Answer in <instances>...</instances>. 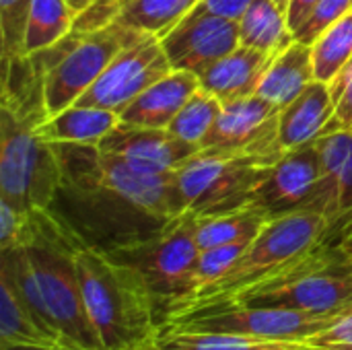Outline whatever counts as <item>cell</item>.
<instances>
[{"label": "cell", "mask_w": 352, "mask_h": 350, "mask_svg": "<svg viewBox=\"0 0 352 350\" xmlns=\"http://www.w3.org/2000/svg\"><path fill=\"white\" fill-rule=\"evenodd\" d=\"M62 186L54 210L80 241L113 252L165 229L184 215L175 173H144L99 144H56Z\"/></svg>", "instance_id": "1"}, {"label": "cell", "mask_w": 352, "mask_h": 350, "mask_svg": "<svg viewBox=\"0 0 352 350\" xmlns=\"http://www.w3.org/2000/svg\"><path fill=\"white\" fill-rule=\"evenodd\" d=\"M82 301L103 350H151L161 326L140 272L109 254L82 245L74 254Z\"/></svg>", "instance_id": "2"}, {"label": "cell", "mask_w": 352, "mask_h": 350, "mask_svg": "<svg viewBox=\"0 0 352 350\" xmlns=\"http://www.w3.org/2000/svg\"><path fill=\"white\" fill-rule=\"evenodd\" d=\"M82 245L37 243L0 252L4 272L41 322L68 347L103 350L82 301L74 254Z\"/></svg>", "instance_id": "3"}, {"label": "cell", "mask_w": 352, "mask_h": 350, "mask_svg": "<svg viewBox=\"0 0 352 350\" xmlns=\"http://www.w3.org/2000/svg\"><path fill=\"white\" fill-rule=\"evenodd\" d=\"M43 103H0V200L23 208H52L62 186L56 144L37 134Z\"/></svg>", "instance_id": "4"}, {"label": "cell", "mask_w": 352, "mask_h": 350, "mask_svg": "<svg viewBox=\"0 0 352 350\" xmlns=\"http://www.w3.org/2000/svg\"><path fill=\"white\" fill-rule=\"evenodd\" d=\"M326 233L328 219L316 210H297L270 219L237 260V264L219 283L198 293L182 311L202 305L239 301L250 291L272 281L314 248H318Z\"/></svg>", "instance_id": "5"}, {"label": "cell", "mask_w": 352, "mask_h": 350, "mask_svg": "<svg viewBox=\"0 0 352 350\" xmlns=\"http://www.w3.org/2000/svg\"><path fill=\"white\" fill-rule=\"evenodd\" d=\"M196 225L198 215L184 212L153 237L105 252L140 272L153 293L161 328L194 293V268L200 256Z\"/></svg>", "instance_id": "6"}, {"label": "cell", "mask_w": 352, "mask_h": 350, "mask_svg": "<svg viewBox=\"0 0 352 350\" xmlns=\"http://www.w3.org/2000/svg\"><path fill=\"white\" fill-rule=\"evenodd\" d=\"M233 303L289 307L320 316L344 314L352 309V258L332 243H320Z\"/></svg>", "instance_id": "7"}, {"label": "cell", "mask_w": 352, "mask_h": 350, "mask_svg": "<svg viewBox=\"0 0 352 350\" xmlns=\"http://www.w3.org/2000/svg\"><path fill=\"white\" fill-rule=\"evenodd\" d=\"M280 155H221L198 151L175 171L184 212L214 217L248 208Z\"/></svg>", "instance_id": "8"}, {"label": "cell", "mask_w": 352, "mask_h": 350, "mask_svg": "<svg viewBox=\"0 0 352 350\" xmlns=\"http://www.w3.org/2000/svg\"><path fill=\"white\" fill-rule=\"evenodd\" d=\"M142 33L122 23H113L93 33H70L66 47L35 54L43 66V105L47 118L74 105L101 76L109 62Z\"/></svg>", "instance_id": "9"}, {"label": "cell", "mask_w": 352, "mask_h": 350, "mask_svg": "<svg viewBox=\"0 0 352 350\" xmlns=\"http://www.w3.org/2000/svg\"><path fill=\"white\" fill-rule=\"evenodd\" d=\"M338 316L272 305L221 303L182 311L167 320L161 332H233L266 338H307L330 326Z\"/></svg>", "instance_id": "10"}, {"label": "cell", "mask_w": 352, "mask_h": 350, "mask_svg": "<svg viewBox=\"0 0 352 350\" xmlns=\"http://www.w3.org/2000/svg\"><path fill=\"white\" fill-rule=\"evenodd\" d=\"M171 70L161 39L142 33L109 62L93 87L74 105L99 107L120 116L144 89Z\"/></svg>", "instance_id": "11"}, {"label": "cell", "mask_w": 352, "mask_h": 350, "mask_svg": "<svg viewBox=\"0 0 352 350\" xmlns=\"http://www.w3.org/2000/svg\"><path fill=\"white\" fill-rule=\"evenodd\" d=\"M280 109L252 95L223 105L214 126L200 142V151L221 155H280Z\"/></svg>", "instance_id": "12"}, {"label": "cell", "mask_w": 352, "mask_h": 350, "mask_svg": "<svg viewBox=\"0 0 352 350\" xmlns=\"http://www.w3.org/2000/svg\"><path fill=\"white\" fill-rule=\"evenodd\" d=\"M161 45L173 70L202 76L212 64L241 45L239 23L208 12H190L161 37Z\"/></svg>", "instance_id": "13"}, {"label": "cell", "mask_w": 352, "mask_h": 350, "mask_svg": "<svg viewBox=\"0 0 352 350\" xmlns=\"http://www.w3.org/2000/svg\"><path fill=\"white\" fill-rule=\"evenodd\" d=\"M320 175L322 167L316 142L285 151L254 194L250 206L264 212L268 219L297 210H311Z\"/></svg>", "instance_id": "14"}, {"label": "cell", "mask_w": 352, "mask_h": 350, "mask_svg": "<svg viewBox=\"0 0 352 350\" xmlns=\"http://www.w3.org/2000/svg\"><path fill=\"white\" fill-rule=\"evenodd\" d=\"M99 149L122 157L138 171L155 175L175 173L200 151V146L184 142L167 130L138 128L122 122L99 142Z\"/></svg>", "instance_id": "15"}, {"label": "cell", "mask_w": 352, "mask_h": 350, "mask_svg": "<svg viewBox=\"0 0 352 350\" xmlns=\"http://www.w3.org/2000/svg\"><path fill=\"white\" fill-rule=\"evenodd\" d=\"M200 89V76L186 70H171L144 89L122 113L120 122L138 128L167 130L186 101Z\"/></svg>", "instance_id": "16"}, {"label": "cell", "mask_w": 352, "mask_h": 350, "mask_svg": "<svg viewBox=\"0 0 352 350\" xmlns=\"http://www.w3.org/2000/svg\"><path fill=\"white\" fill-rule=\"evenodd\" d=\"M334 118V99L328 83L314 80L295 101L280 109L278 146L293 151L326 136Z\"/></svg>", "instance_id": "17"}, {"label": "cell", "mask_w": 352, "mask_h": 350, "mask_svg": "<svg viewBox=\"0 0 352 350\" xmlns=\"http://www.w3.org/2000/svg\"><path fill=\"white\" fill-rule=\"evenodd\" d=\"M276 56L278 54H266L239 45L200 76V87L214 95L223 105L252 97L258 93L266 70Z\"/></svg>", "instance_id": "18"}, {"label": "cell", "mask_w": 352, "mask_h": 350, "mask_svg": "<svg viewBox=\"0 0 352 350\" xmlns=\"http://www.w3.org/2000/svg\"><path fill=\"white\" fill-rule=\"evenodd\" d=\"M314 80L316 68L311 45L295 39L272 60L256 95L283 109L295 101Z\"/></svg>", "instance_id": "19"}, {"label": "cell", "mask_w": 352, "mask_h": 350, "mask_svg": "<svg viewBox=\"0 0 352 350\" xmlns=\"http://www.w3.org/2000/svg\"><path fill=\"white\" fill-rule=\"evenodd\" d=\"M120 116L99 107L70 105L37 126V134L52 144H99L116 126Z\"/></svg>", "instance_id": "20"}, {"label": "cell", "mask_w": 352, "mask_h": 350, "mask_svg": "<svg viewBox=\"0 0 352 350\" xmlns=\"http://www.w3.org/2000/svg\"><path fill=\"white\" fill-rule=\"evenodd\" d=\"M8 344L64 347V342L29 307L14 283L0 272V347Z\"/></svg>", "instance_id": "21"}, {"label": "cell", "mask_w": 352, "mask_h": 350, "mask_svg": "<svg viewBox=\"0 0 352 350\" xmlns=\"http://www.w3.org/2000/svg\"><path fill=\"white\" fill-rule=\"evenodd\" d=\"M239 23V41L245 47L280 54L295 41L289 17L274 0H254Z\"/></svg>", "instance_id": "22"}, {"label": "cell", "mask_w": 352, "mask_h": 350, "mask_svg": "<svg viewBox=\"0 0 352 350\" xmlns=\"http://www.w3.org/2000/svg\"><path fill=\"white\" fill-rule=\"evenodd\" d=\"M68 0H31L25 25V54L35 56L62 43L74 27Z\"/></svg>", "instance_id": "23"}, {"label": "cell", "mask_w": 352, "mask_h": 350, "mask_svg": "<svg viewBox=\"0 0 352 350\" xmlns=\"http://www.w3.org/2000/svg\"><path fill=\"white\" fill-rule=\"evenodd\" d=\"M270 219L248 206L241 210L214 215V217H198L196 225V241L200 250L235 243V241H252L258 237V233L264 229V225Z\"/></svg>", "instance_id": "24"}, {"label": "cell", "mask_w": 352, "mask_h": 350, "mask_svg": "<svg viewBox=\"0 0 352 350\" xmlns=\"http://www.w3.org/2000/svg\"><path fill=\"white\" fill-rule=\"evenodd\" d=\"M200 2L202 0H128L118 23L161 39Z\"/></svg>", "instance_id": "25"}, {"label": "cell", "mask_w": 352, "mask_h": 350, "mask_svg": "<svg viewBox=\"0 0 352 350\" xmlns=\"http://www.w3.org/2000/svg\"><path fill=\"white\" fill-rule=\"evenodd\" d=\"M311 54L316 80L330 85L352 60V10L332 23L311 43Z\"/></svg>", "instance_id": "26"}, {"label": "cell", "mask_w": 352, "mask_h": 350, "mask_svg": "<svg viewBox=\"0 0 352 350\" xmlns=\"http://www.w3.org/2000/svg\"><path fill=\"white\" fill-rule=\"evenodd\" d=\"M221 111H223V103L200 87L177 111L173 122L167 126V132L184 142L200 146V142L206 138Z\"/></svg>", "instance_id": "27"}, {"label": "cell", "mask_w": 352, "mask_h": 350, "mask_svg": "<svg viewBox=\"0 0 352 350\" xmlns=\"http://www.w3.org/2000/svg\"><path fill=\"white\" fill-rule=\"evenodd\" d=\"M254 241V239H252ZM252 241H235V243H225V245H217V248H208V250H200L196 268H194V293L192 297L182 305V309L204 289L212 287L214 283H219L235 264L237 260L243 256V252L250 248ZM179 309V311H182ZM173 318V316H171Z\"/></svg>", "instance_id": "28"}, {"label": "cell", "mask_w": 352, "mask_h": 350, "mask_svg": "<svg viewBox=\"0 0 352 350\" xmlns=\"http://www.w3.org/2000/svg\"><path fill=\"white\" fill-rule=\"evenodd\" d=\"M31 0H0V39H2V66L25 54V25Z\"/></svg>", "instance_id": "29"}, {"label": "cell", "mask_w": 352, "mask_h": 350, "mask_svg": "<svg viewBox=\"0 0 352 350\" xmlns=\"http://www.w3.org/2000/svg\"><path fill=\"white\" fill-rule=\"evenodd\" d=\"M33 239H35L33 210H23L0 200V252L29 248Z\"/></svg>", "instance_id": "30"}, {"label": "cell", "mask_w": 352, "mask_h": 350, "mask_svg": "<svg viewBox=\"0 0 352 350\" xmlns=\"http://www.w3.org/2000/svg\"><path fill=\"white\" fill-rule=\"evenodd\" d=\"M352 10V0H318L305 21L295 29V39L311 45L332 23Z\"/></svg>", "instance_id": "31"}, {"label": "cell", "mask_w": 352, "mask_h": 350, "mask_svg": "<svg viewBox=\"0 0 352 350\" xmlns=\"http://www.w3.org/2000/svg\"><path fill=\"white\" fill-rule=\"evenodd\" d=\"M334 99V118L328 126V132H349L352 134V60L344 70L330 83Z\"/></svg>", "instance_id": "32"}, {"label": "cell", "mask_w": 352, "mask_h": 350, "mask_svg": "<svg viewBox=\"0 0 352 350\" xmlns=\"http://www.w3.org/2000/svg\"><path fill=\"white\" fill-rule=\"evenodd\" d=\"M311 350H352V309L340 314L330 326L305 338Z\"/></svg>", "instance_id": "33"}, {"label": "cell", "mask_w": 352, "mask_h": 350, "mask_svg": "<svg viewBox=\"0 0 352 350\" xmlns=\"http://www.w3.org/2000/svg\"><path fill=\"white\" fill-rule=\"evenodd\" d=\"M252 2L254 0H202L192 12H208L231 21H239Z\"/></svg>", "instance_id": "34"}, {"label": "cell", "mask_w": 352, "mask_h": 350, "mask_svg": "<svg viewBox=\"0 0 352 350\" xmlns=\"http://www.w3.org/2000/svg\"><path fill=\"white\" fill-rule=\"evenodd\" d=\"M324 243H332L336 245L340 252H344L349 258H352V221H349L346 225H342L340 229H336L334 233H330Z\"/></svg>", "instance_id": "35"}, {"label": "cell", "mask_w": 352, "mask_h": 350, "mask_svg": "<svg viewBox=\"0 0 352 350\" xmlns=\"http://www.w3.org/2000/svg\"><path fill=\"white\" fill-rule=\"evenodd\" d=\"M318 0H291V6H289V25L295 33V29L305 21V17L311 12V8L316 6Z\"/></svg>", "instance_id": "36"}, {"label": "cell", "mask_w": 352, "mask_h": 350, "mask_svg": "<svg viewBox=\"0 0 352 350\" xmlns=\"http://www.w3.org/2000/svg\"><path fill=\"white\" fill-rule=\"evenodd\" d=\"M0 350H80L76 347H56V344H8L0 347Z\"/></svg>", "instance_id": "37"}, {"label": "cell", "mask_w": 352, "mask_h": 350, "mask_svg": "<svg viewBox=\"0 0 352 350\" xmlns=\"http://www.w3.org/2000/svg\"><path fill=\"white\" fill-rule=\"evenodd\" d=\"M95 0H68V4L72 6V10H74V14H78L80 10H85L89 4H93Z\"/></svg>", "instance_id": "38"}, {"label": "cell", "mask_w": 352, "mask_h": 350, "mask_svg": "<svg viewBox=\"0 0 352 350\" xmlns=\"http://www.w3.org/2000/svg\"><path fill=\"white\" fill-rule=\"evenodd\" d=\"M276 4H278V8L280 10H285L287 12V17H289V6H291V0H274Z\"/></svg>", "instance_id": "39"}, {"label": "cell", "mask_w": 352, "mask_h": 350, "mask_svg": "<svg viewBox=\"0 0 352 350\" xmlns=\"http://www.w3.org/2000/svg\"><path fill=\"white\" fill-rule=\"evenodd\" d=\"M126 2H128V0H126Z\"/></svg>", "instance_id": "40"}]
</instances>
